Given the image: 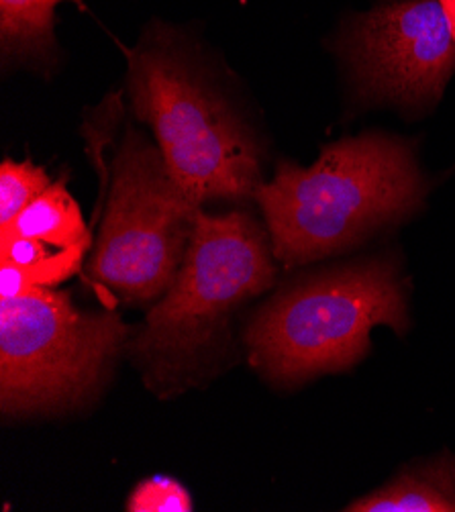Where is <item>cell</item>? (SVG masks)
I'll use <instances>...</instances> for the list:
<instances>
[{
	"instance_id": "ba28073f",
	"label": "cell",
	"mask_w": 455,
	"mask_h": 512,
	"mask_svg": "<svg viewBox=\"0 0 455 512\" xmlns=\"http://www.w3.org/2000/svg\"><path fill=\"white\" fill-rule=\"evenodd\" d=\"M351 512H455V457L400 472L386 486L351 502Z\"/></svg>"
},
{
	"instance_id": "9c48e42d",
	"label": "cell",
	"mask_w": 455,
	"mask_h": 512,
	"mask_svg": "<svg viewBox=\"0 0 455 512\" xmlns=\"http://www.w3.org/2000/svg\"><path fill=\"white\" fill-rule=\"evenodd\" d=\"M0 235L31 237L60 249L90 243L80 207L68 192L66 180L52 182L11 225L0 227Z\"/></svg>"
},
{
	"instance_id": "3957f363",
	"label": "cell",
	"mask_w": 455,
	"mask_h": 512,
	"mask_svg": "<svg viewBox=\"0 0 455 512\" xmlns=\"http://www.w3.org/2000/svg\"><path fill=\"white\" fill-rule=\"evenodd\" d=\"M407 288L392 258H370L300 278L251 321L249 360L276 384H298L358 364L376 325L409 327Z\"/></svg>"
},
{
	"instance_id": "9a60e30c",
	"label": "cell",
	"mask_w": 455,
	"mask_h": 512,
	"mask_svg": "<svg viewBox=\"0 0 455 512\" xmlns=\"http://www.w3.org/2000/svg\"><path fill=\"white\" fill-rule=\"evenodd\" d=\"M441 5L447 13V19H449V25H451V33H453V39H455V0H441Z\"/></svg>"
},
{
	"instance_id": "4fadbf2b",
	"label": "cell",
	"mask_w": 455,
	"mask_h": 512,
	"mask_svg": "<svg viewBox=\"0 0 455 512\" xmlns=\"http://www.w3.org/2000/svg\"><path fill=\"white\" fill-rule=\"evenodd\" d=\"M129 512H188L192 498L188 490L168 476L143 480L127 500Z\"/></svg>"
},
{
	"instance_id": "6da1fadb",
	"label": "cell",
	"mask_w": 455,
	"mask_h": 512,
	"mask_svg": "<svg viewBox=\"0 0 455 512\" xmlns=\"http://www.w3.org/2000/svg\"><path fill=\"white\" fill-rule=\"evenodd\" d=\"M425 180L409 145L378 133L325 147L311 168L290 162L260 184L274 255L286 266L347 251L421 209Z\"/></svg>"
},
{
	"instance_id": "8fae6325",
	"label": "cell",
	"mask_w": 455,
	"mask_h": 512,
	"mask_svg": "<svg viewBox=\"0 0 455 512\" xmlns=\"http://www.w3.org/2000/svg\"><path fill=\"white\" fill-rule=\"evenodd\" d=\"M90 243L64 247L31 266L0 264V300L15 298L33 288L56 286L74 276Z\"/></svg>"
},
{
	"instance_id": "5bb4252c",
	"label": "cell",
	"mask_w": 455,
	"mask_h": 512,
	"mask_svg": "<svg viewBox=\"0 0 455 512\" xmlns=\"http://www.w3.org/2000/svg\"><path fill=\"white\" fill-rule=\"evenodd\" d=\"M49 245L31 239V237H19V235H0V264H11V266H31L47 255H52L47 249Z\"/></svg>"
},
{
	"instance_id": "30bf717a",
	"label": "cell",
	"mask_w": 455,
	"mask_h": 512,
	"mask_svg": "<svg viewBox=\"0 0 455 512\" xmlns=\"http://www.w3.org/2000/svg\"><path fill=\"white\" fill-rule=\"evenodd\" d=\"M80 0H0V35L11 56L45 58L54 49V9Z\"/></svg>"
},
{
	"instance_id": "5b68a950",
	"label": "cell",
	"mask_w": 455,
	"mask_h": 512,
	"mask_svg": "<svg viewBox=\"0 0 455 512\" xmlns=\"http://www.w3.org/2000/svg\"><path fill=\"white\" fill-rule=\"evenodd\" d=\"M125 339L117 313H82L66 292L33 288L0 300V408L23 417L82 404Z\"/></svg>"
},
{
	"instance_id": "277c9868",
	"label": "cell",
	"mask_w": 455,
	"mask_h": 512,
	"mask_svg": "<svg viewBox=\"0 0 455 512\" xmlns=\"http://www.w3.org/2000/svg\"><path fill=\"white\" fill-rule=\"evenodd\" d=\"M129 90L135 115L154 131L170 176L194 204L256 196L254 137L182 56L160 47L137 51Z\"/></svg>"
},
{
	"instance_id": "7c38bea8",
	"label": "cell",
	"mask_w": 455,
	"mask_h": 512,
	"mask_svg": "<svg viewBox=\"0 0 455 512\" xmlns=\"http://www.w3.org/2000/svg\"><path fill=\"white\" fill-rule=\"evenodd\" d=\"M52 182L43 168L5 160L0 166V227L11 225Z\"/></svg>"
},
{
	"instance_id": "52a82bcc",
	"label": "cell",
	"mask_w": 455,
	"mask_h": 512,
	"mask_svg": "<svg viewBox=\"0 0 455 512\" xmlns=\"http://www.w3.org/2000/svg\"><path fill=\"white\" fill-rule=\"evenodd\" d=\"M345 56L364 98L421 109L455 72V39L441 0H396L360 17Z\"/></svg>"
},
{
	"instance_id": "8992f818",
	"label": "cell",
	"mask_w": 455,
	"mask_h": 512,
	"mask_svg": "<svg viewBox=\"0 0 455 512\" xmlns=\"http://www.w3.org/2000/svg\"><path fill=\"white\" fill-rule=\"evenodd\" d=\"M200 207L170 176L158 147L131 129L117 153L90 276L125 300L166 294L188 251Z\"/></svg>"
},
{
	"instance_id": "7a4b0ae2",
	"label": "cell",
	"mask_w": 455,
	"mask_h": 512,
	"mask_svg": "<svg viewBox=\"0 0 455 512\" xmlns=\"http://www.w3.org/2000/svg\"><path fill=\"white\" fill-rule=\"evenodd\" d=\"M272 282L270 249L254 219L198 211L186 258L131 347L147 384L162 392L192 384L223 347L237 306Z\"/></svg>"
}]
</instances>
